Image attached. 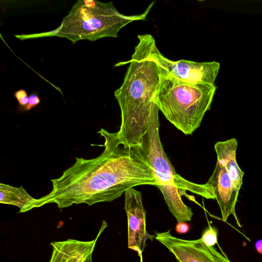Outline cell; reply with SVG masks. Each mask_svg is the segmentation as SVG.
I'll return each instance as SVG.
<instances>
[{"instance_id":"5bb4252c","label":"cell","mask_w":262,"mask_h":262,"mask_svg":"<svg viewBox=\"0 0 262 262\" xmlns=\"http://www.w3.org/2000/svg\"><path fill=\"white\" fill-rule=\"evenodd\" d=\"M14 96L17 100L19 105L22 106H26L28 102L29 97L25 90L21 89L16 91Z\"/></svg>"},{"instance_id":"ba28073f","label":"cell","mask_w":262,"mask_h":262,"mask_svg":"<svg viewBox=\"0 0 262 262\" xmlns=\"http://www.w3.org/2000/svg\"><path fill=\"white\" fill-rule=\"evenodd\" d=\"M124 209L127 218L128 248L135 251L142 262V253L147 240L152 241L155 235L149 234L146 227V211L142 193L134 188L125 192Z\"/></svg>"},{"instance_id":"277c9868","label":"cell","mask_w":262,"mask_h":262,"mask_svg":"<svg viewBox=\"0 0 262 262\" xmlns=\"http://www.w3.org/2000/svg\"><path fill=\"white\" fill-rule=\"evenodd\" d=\"M159 111L157 110L152 113L140 145L154 169L159 183L156 187L162 193L171 213L178 222L190 221L193 212L181 198L182 195L186 196V191L207 199H215V197L212 189L206 183L199 184L190 182L176 172L160 140Z\"/></svg>"},{"instance_id":"52a82bcc","label":"cell","mask_w":262,"mask_h":262,"mask_svg":"<svg viewBox=\"0 0 262 262\" xmlns=\"http://www.w3.org/2000/svg\"><path fill=\"white\" fill-rule=\"evenodd\" d=\"M155 233V238L166 247L178 262H231L222 249L220 252L200 239L179 238L173 236L169 230Z\"/></svg>"},{"instance_id":"7a4b0ae2","label":"cell","mask_w":262,"mask_h":262,"mask_svg":"<svg viewBox=\"0 0 262 262\" xmlns=\"http://www.w3.org/2000/svg\"><path fill=\"white\" fill-rule=\"evenodd\" d=\"M138 37L139 43L131 59L116 64H129L122 85L114 93L121 111L118 135L129 146L140 144L152 113L159 110L155 97L161 73L151 55L156 41L149 34Z\"/></svg>"},{"instance_id":"6da1fadb","label":"cell","mask_w":262,"mask_h":262,"mask_svg":"<svg viewBox=\"0 0 262 262\" xmlns=\"http://www.w3.org/2000/svg\"><path fill=\"white\" fill-rule=\"evenodd\" d=\"M102 152L93 159L76 158L73 165L58 178L51 179V191L34 199L31 210L54 203L59 209L74 204L89 206L111 202L130 188L159 185L140 145L129 146L117 133L101 128Z\"/></svg>"},{"instance_id":"3957f363","label":"cell","mask_w":262,"mask_h":262,"mask_svg":"<svg viewBox=\"0 0 262 262\" xmlns=\"http://www.w3.org/2000/svg\"><path fill=\"white\" fill-rule=\"evenodd\" d=\"M152 2L142 14L125 15L120 13L113 2L79 0L72 7L60 26L55 30L33 35H18L21 39L56 36L75 43L80 40L95 41L104 37H117L120 30L136 20H143L154 5Z\"/></svg>"},{"instance_id":"8992f818","label":"cell","mask_w":262,"mask_h":262,"mask_svg":"<svg viewBox=\"0 0 262 262\" xmlns=\"http://www.w3.org/2000/svg\"><path fill=\"white\" fill-rule=\"evenodd\" d=\"M151 55L158 65L161 76L171 77L189 83L213 84L220 68V63L215 61L199 62L184 59L170 60L162 54L156 43Z\"/></svg>"},{"instance_id":"2e32d148","label":"cell","mask_w":262,"mask_h":262,"mask_svg":"<svg viewBox=\"0 0 262 262\" xmlns=\"http://www.w3.org/2000/svg\"><path fill=\"white\" fill-rule=\"evenodd\" d=\"M190 226L186 222H178L176 225V232L179 234H185L189 232Z\"/></svg>"},{"instance_id":"4fadbf2b","label":"cell","mask_w":262,"mask_h":262,"mask_svg":"<svg viewBox=\"0 0 262 262\" xmlns=\"http://www.w3.org/2000/svg\"><path fill=\"white\" fill-rule=\"evenodd\" d=\"M208 224V227L204 230L200 239L206 245L213 247L217 244L218 231L215 227Z\"/></svg>"},{"instance_id":"9a60e30c","label":"cell","mask_w":262,"mask_h":262,"mask_svg":"<svg viewBox=\"0 0 262 262\" xmlns=\"http://www.w3.org/2000/svg\"><path fill=\"white\" fill-rule=\"evenodd\" d=\"M40 102L39 96L35 94H32L29 97L28 102L24 109L26 111H29L33 107L36 106Z\"/></svg>"},{"instance_id":"e0dca14e","label":"cell","mask_w":262,"mask_h":262,"mask_svg":"<svg viewBox=\"0 0 262 262\" xmlns=\"http://www.w3.org/2000/svg\"><path fill=\"white\" fill-rule=\"evenodd\" d=\"M255 248L258 253L262 254V239H259L256 241Z\"/></svg>"},{"instance_id":"7c38bea8","label":"cell","mask_w":262,"mask_h":262,"mask_svg":"<svg viewBox=\"0 0 262 262\" xmlns=\"http://www.w3.org/2000/svg\"><path fill=\"white\" fill-rule=\"evenodd\" d=\"M34 199L23 186L16 187L4 183L0 184V203L18 207L20 213L30 210Z\"/></svg>"},{"instance_id":"ac0fdd59","label":"cell","mask_w":262,"mask_h":262,"mask_svg":"<svg viewBox=\"0 0 262 262\" xmlns=\"http://www.w3.org/2000/svg\"><path fill=\"white\" fill-rule=\"evenodd\" d=\"M92 256L91 257V258H90V260H89V262H93V260H92Z\"/></svg>"},{"instance_id":"9c48e42d","label":"cell","mask_w":262,"mask_h":262,"mask_svg":"<svg viewBox=\"0 0 262 262\" xmlns=\"http://www.w3.org/2000/svg\"><path fill=\"white\" fill-rule=\"evenodd\" d=\"M206 184L212 190L219 205L223 221H226L229 216L233 214L238 225L241 226L235 212L239 191L233 186L226 167L218 161Z\"/></svg>"},{"instance_id":"30bf717a","label":"cell","mask_w":262,"mask_h":262,"mask_svg":"<svg viewBox=\"0 0 262 262\" xmlns=\"http://www.w3.org/2000/svg\"><path fill=\"white\" fill-rule=\"evenodd\" d=\"M106 227L103 221L96 239L90 241L68 239L51 243L53 250L49 262H89L98 237Z\"/></svg>"},{"instance_id":"8fae6325","label":"cell","mask_w":262,"mask_h":262,"mask_svg":"<svg viewBox=\"0 0 262 262\" xmlns=\"http://www.w3.org/2000/svg\"><path fill=\"white\" fill-rule=\"evenodd\" d=\"M237 147V141L235 138L219 141L214 145L217 161L226 167L233 186L239 191L243 184L244 172L240 169L236 160Z\"/></svg>"},{"instance_id":"5b68a950","label":"cell","mask_w":262,"mask_h":262,"mask_svg":"<svg viewBox=\"0 0 262 262\" xmlns=\"http://www.w3.org/2000/svg\"><path fill=\"white\" fill-rule=\"evenodd\" d=\"M216 89L214 84H192L161 75L155 102L168 121L189 135L200 126L210 109Z\"/></svg>"}]
</instances>
